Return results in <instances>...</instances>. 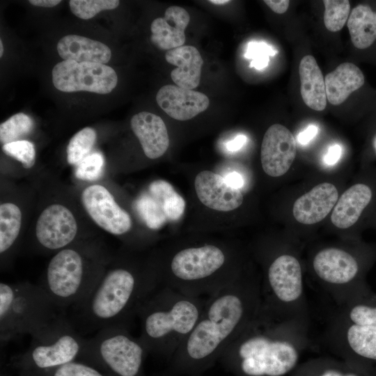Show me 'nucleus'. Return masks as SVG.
I'll use <instances>...</instances> for the list:
<instances>
[{
  "mask_svg": "<svg viewBox=\"0 0 376 376\" xmlns=\"http://www.w3.org/2000/svg\"><path fill=\"white\" fill-rule=\"evenodd\" d=\"M371 145L374 155L376 156V133L373 136Z\"/></svg>",
  "mask_w": 376,
  "mask_h": 376,
  "instance_id": "obj_48",
  "label": "nucleus"
},
{
  "mask_svg": "<svg viewBox=\"0 0 376 376\" xmlns=\"http://www.w3.org/2000/svg\"><path fill=\"white\" fill-rule=\"evenodd\" d=\"M31 376H109L92 365L76 359Z\"/></svg>",
  "mask_w": 376,
  "mask_h": 376,
  "instance_id": "obj_36",
  "label": "nucleus"
},
{
  "mask_svg": "<svg viewBox=\"0 0 376 376\" xmlns=\"http://www.w3.org/2000/svg\"><path fill=\"white\" fill-rule=\"evenodd\" d=\"M129 327H108L86 338L78 359L109 376H146L143 366L149 353L139 338L130 334Z\"/></svg>",
  "mask_w": 376,
  "mask_h": 376,
  "instance_id": "obj_10",
  "label": "nucleus"
},
{
  "mask_svg": "<svg viewBox=\"0 0 376 376\" xmlns=\"http://www.w3.org/2000/svg\"><path fill=\"white\" fill-rule=\"evenodd\" d=\"M189 19L185 8L176 6L168 8L163 17L156 18L151 23V42L159 49L167 51L183 46Z\"/></svg>",
  "mask_w": 376,
  "mask_h": 376,
  "instance_id": "obj_22",
  "label": "nucleus"
},
{
  "mask_svg": "<svg viewBox=\"0 0 376 376\" xmlns=\"http://www.w3.org/2000/svg\"><path fill=\"white\" fill-rule=\"evenodd\" d=\"M119 3L118 0H71L69 1L71 12L82 19H91L103 10L115 9Z\"/></svg>",
  "mask_w": 376,
  "mask_h": 376,
  "instance_id": "obj_37",
  "label": "nucleus"
},
{
  "mask_svg": "<svg viewBox=\"0 0 376 376\" xmlns=\"http://www.w3.org/2000/svg\"><path fill=\"white\" fill-rule=\"evenodd\" d=\"M83 205L91 218L102 229L121 235L132 228L130 214L116 202L112 194L100 185H93L81 194Z\"/></svg>",
  "mask_w": 376,
  "mask_h": 376,
  "instance_id": "obj_14",
  "label": "nucleus"
},
{
  "mask_svg": "<svg viewBox=\"0 0 376 376\" xmlns=\"http://www.w3.org/2000/svg\"><path fill=\"white\" fill-rule=\"evenodd\" d=\"M56 48L63 61L104 64L111 57V51L107 45L78 35L63 36L58 40Z\"/></svg>",
  "mask_w": 376,
  "mask_h": 376,
  "instance_id": "obj_24",
  "label": "nucleus"
},
{
  "mask_svg": "<svg viewBox=\"0 0 376 376\" xmlns=\"http://www.w3.org/2000/svg\"><path fill=\"white\" fill-rule=\"evenodd\" d=\"M261 284L263 313L281 321L307 325L308 311L300 262L293 255L282 253L269 265Z\"/></svg>",
  "mask_w": 376,
  "mask_h": 376,
  "instance_id": "obj_9",
  "label": "nucleus"
},
{
  "mask_svg": "<svg viewBox=\"0 0 376 376\" xmlns=\"http://www.w3.org/2000/svg\"><path fill=\"white\" fill-rule=\"evenodd\" d=\"M264 2L277 14L285 13L289 7L290 1L288 0H265Z\"/></svg>",
  "mask_w": 376,
  "mask_h": 376,
  "instance_id": "obj_43",
  "label": "nucleus"
},
{
  "mask_svg": "<svg viewBox=\"0 0 376 376\" xmlns=\"http://www.w3.org/2000/svg\"><path fill=\"white\" fill-rule=\"evenodd\" d=\"M261 284L239 276L206 297L195 327L170 359L175 375L198 376L260 314Z\"/></svg>",
  "mask_w": 376,
  "mask_h": 376,
  "instance_id": "obj_1",
  "label": "nucleus"
},
{
  "mask_svg": "<svg viewBox=\"0 0 376 376\" xmlns=\"http://www.w3.org/2000/svg\"><path fill=\"white\" fill-rule=\"evenodd\" d=\"M276 53V50L266 42L251 41L248 44L244 56L251 59V68L260 70L267 66L269 56H274Z\"/></svg>",
  "mask_w": 376,
  "mask_h": 376,
  "instance_id": "obj_40",
  "label": "nucleus"
},
{
  "mask_svg": "<svg viewBox=\"0 0 376 376\" xmlns=\"http://www.w3.org/2000/svg\"><path fill=\"white\" fill-rule=\"evenodd\" d=\"M205 300L160 286L137 315L139 338L148 353L170 361L199 320Z\"/></svg>",
  "mask_w": 376,
  "mask_h": 376,
  "instance_id": "obj_4",
  "label": "nucleus"
},
{
  "mask_svg": "<svg viewBox=\"0 0 376 376\" xmlns=\"http://www.w3.org/2000/svg\"><path fill=\"white\" fill-rule=\"evenodd\" d=\"M194 187L199 201L214 210L232 211L243 203L240 189L231 187L225 178L210 171H202L197 174Z\"/></svg>",
  "mask_w": 376,
  "mask_h": 376,
  "instance_id": "obj_17",
  "label": "nucleus"
},
{
  "mask_svg": "<svg viewBox=\"0 0 376 376\" xmlns=\"http://www.w3.org/2000/svg\"><path fill=\"white\" fill-rule=\"evenodd\" d=\"M342 153L340 145L334 144L330 146L324 156V162L329 166H333L338 162Z\"/></svg>",
  "mask_w": 376,
  "mask_h": 376,
  "instance_id": "obj_41",
  "label": "nucleus"
},
{
  "mask_svg": "<svg viewBox=\"0 0 376 376\" xmlns=\"http://www.w3.org/2000/svg\"><path fill=\"white\" fill-rule=\"evenodd\" d=\"M3 53V46L2 40H0V57L2 56Z\"/></svg>",
  "mask_w": 376,
  "mask_h": 376,
  "instance_id": "obj_49",
  "label": "nucleus"
},
{
  "mask_svg": "<svg viewBox=\"0 0 376 376\" xmlns=\"http://www.w3.org/2000/svg\"><path fill=\"white\" fill-rule=\"evenodd\" d=\"M307 325L259 315L228 346L219 361L235 376H285L298 367Z\"/></svg>",
  "mask_w": 376,
  "mask_h": 376,
  "instance_id": "obj_2",
  "label": "nucleus"
},
{
  "mask_svg": "<svg viewBox=\"0 0 376 376\" xmlns=\"http://www.w3.org/2000/svg\"><path fill=\"white\" fill-rule=\"evenodd\" d=\"M161 286L159 273L118 265L104 272L101 279L79 303L66 315L82 336L111 326L127 325Z\"/></svg>",
  "mask_w": 376,
  "mask_h": 376,
  "instance_id": "obj_3",
  "label": "nucleus"
},
{
  "mask_svg": "<svg viewBox=\"0 0 376 376\" xmlns=\"http://www.w3.org/2000/svg\"><path fill=\"white\" fill-rule=\"evenodd\" d=\"M375 253L366 248L360 253L329 247L319 251L312 261L313 272L342 306L370 295L364 274Z\"/></svg>",
  "mask_w": 376,
  "mask_h": 376,
  "instance_id": "obj_11",
  "label": "nucleus"
},
{
  "mask_svg": "<svg viewBox=\"0 0 376 376\" xmlns=\"http://www.w3.org/2000/svg\"><path fill=\"white\" fill-rule=\"evenodd\" d=\"M29 2L35 6L52 8L59 4L61 0H30Z\"/></svg>",
  "mask_w": 376,
  "mask_h": 376,
  "instance_id": "obj_46",
  "label": "nucleus"
},
{
  "mask_svg": "<svg viewBox=\"0 0 376 376\" xmlns=\"http://www.w3.org/2000/svg\"><path fill=\"white\" fill-rule=\"evenodd\" d=\"M228 266V253L217 245L181 248L170 257L167 268L159 274L161 286L207 297L239 276L230 272Z\"/></svg>",
  "mask_w": 376,
  "mask_h": 376,
  "instance_id": "obj_5",
  "label": "nucleus"
},
{
  "mask_svg": "<svg viewBox=\"0 0 376 376\" xmlns=\"http://www.w3.org/2000/svg\"><path fill=\"white\" fill-rule=\"evenodd\" d=\"M297 144L292 132L284 125L274 124L265 132L260 148V162L271 177L285 174L295 161Z\"/></svg>",
  "mask_w": 376,
  "mask_h": 376,
  "instance_id": "obj_16",
  "label": "nucleus"
},
{
  "mask_svg": "<svg viewBox=\"0 0 376 376\" xmlns=\"http://www.w3.org/2000/svg\"><path fill=\"white\" fill-rule=\"evenodd\" d=\"M246 141V137L244 135H239L230 141L226 144V148L230 151H237L241 149Z\"/></svg>",
  "mask_w": 376,
  "mask_h": 376,
  "instance_id": "obj_45",
  "label": "nucleus"
},
{
  "mask_svg": "<svg viewBox=\"0 0 376 376\" xmlns=\"http://www.w3.org/2000/svg\"><path fill=\"white\" fill-rule=\"evenodd\" d=\"M33 127V120L24 113H17L0 125V141L3 145L21 140Z\"/></svg>",
  "mask_w": 376,
  "mask_h": 376,
  "instance_id": "obj_34",
  "label": "nucleus"
},
{
  "mask_svg": "<svg viewBox=\"0 0 376 376\" xmlns=\"http://www.w3.org/2000/svg\"><path fill=\"white\" fill-rule=\"evenodd\" d=\"M210 3L215 5H224L230 2L229 0H210Z\"/></svg>",
  "mask_w": 376,
  "mask_h": 376,
  "instance_id": "obj_47",
  "label": "nucleus"
},
{
  "mask_svg": "<svg viewBox=\"0 0 376 376\" xmlns=\"http://www.w3.org/2000/svg\"><path fill=\"white\" fill-rule=\"evenodd\" d=\"M77 224L72 212L61 204L46 207L38 219L36 237L40 246L46 250L60 251L75 239Z\"/></svg>",
  "mask_w": 376,
  "mask_h": 376,
  "instance_id": "obj_15",
  "label": "nucleus"
},
{
  "mask_svg": "<svg viewBox=\"0 0 376 376\" xmlns=\"http://www.w3.org/2000/svg\"><path fill=\"white\" fill-rule=\"evenodd\" d=\"M365 82L362 71L352 63H343L324 78L327 99L333 105H339Z\"/></svg>",
  "mask_w": 376,
  "mask_h": 376,
  "instance_id": "obj_25",
  "label": "nucleus"
},
{
  "mask_svg": "<svg viewBox=\"0 0 376 376\" xmlns=\"http://www.w3.org/2000/svg\"><path fill=\"white\" fill-rule=\"evenodd\" d=\"M3 151L20 162L25 169L31 168L36 162L34 145L27 140H19L3 145Z\"/></svg>",
  "mask_w": 376,
  "mask_h": 376,
  "instance_id": "obj_39",
  "label": "nucleus"
},
{
  "mask_svg": "<svg viewBox=\"0 0 376 376\" xmlns=\"http://www.w3.org/2000/svg\"><path fill=\"white\" fill-rule=\"evenodd\" d=\"M148 192L163 204L168 221H175L182 217L186 207L185 201L169 182L164 180L152 182L148 187Z\"/></svg>",
  "mask_w": 376,
  "mask_h": 376,
  "instance_id": "obj_30",
  "label": "nucleus"
},
{
  "mask_svg": "<svg viewBox=\"0 0 376 376\" xmlns=\"http://www.w3.org/2000/svg\"><path fill=\"white\" fill-rule=\"evenodd\" d=\"M338 199V191L336 186L329 182H322L295 201L293 217L300 224H315L329 214Z\"/></svg>",
  "mask_w": 376,
  "mask_h": 376,
  "instance_id": "obj_20",
  "label": "nucleus"
},
{
  "mask_svg": "<svg viewBox=\"0 0 376 376\" xmlns=\"http://www.w3.org/2000/svg\"><path fill=\"white\" fill-rule=\"evenodd\" d=\"M324 24L327 29L336 32L343 29L348 19L350 3L348 0H324Z\"/></svg>",
  "mask_w": 376,
  "mask_h": 376,
  "instance_id": "obj_35",
  "label": "nucleus"
},
{
  "mask_svg": "<svg viewBox=\"0 0 376 376\" xmlns=\"http://www.w3.org/2000/svg\"><path fill=\"white\" fill-rule=\"evenodd\" d=\"M374 187L368 181H361L347 189L333 209L331 223L340 229L349 228L358 223L373 205Z\"/></svg>",
  "mask_w": 376,
  "mask_h": 376,
  "instance_id": "obj_18",
  "label": "nucleus"
},
{
  "mask_svg": "<svg viewBox=\"0 0 376 376\" xmlns=\"http://www.w3.org/2000/svg\"><path fill=\"white\" fill-rule=\"evenodd\" d=\"M88 253L70 247L58 251L38 284L62 311L86 297L104 273L101 260L86 256Z\"/></svg>",
  "mask_w": 376,
  "mask_h": 376,
  "instance_id": "obj_6",
  "label": "nucleus"
},
{
  "mask_svg": "<svg viewBox=\"0 0 376 376\" xmlns=\"http://www.w3.org/2000/svg\"><path fill=\"white\" fill-rule=\"evenodd\" d=\"M135 207L141 219L150 229L157 230L168 221L162 203L149 192L142 194L136 199Z\"/></svg>",
  "mask_w": 376,
  "mask_h": 376,
  "instance_id": "obj_32",
  "label": "nucleus"
},
{
  "mask_svg": "<svg viewBox=\"0 0 376 376\" xmlns=\"http://www.w3.org/2000/svg\"><path fill=\"white\" fill-rule=\"evenodd\" d=\"M159 107L170 117L187 120L205 111L210 100L204 93L177 85L162 86L156 95Z\"/></svg>",
  "mask_w": 376,
  "mask_h": 376,
  "instance_id": "obj_19",
  "label": "nucleus"
},
{
  "mask_svg": "<svg viewBox=\"0 0 376 376\" xmlns=\"http://www.w3.org/2000/svg\"><path fill=\"white\" fill-rule=\"evenodd\" d=\"M31 336L29 348L10 359L19 376H31L78 359L86 340L65 312Z\"/></svg>",
  "mask_w": 376,
  "mask_h": 376,
  "instance_id": "obj_8",
  "label": "nucleus"
},
{
  "mask_svg": "<svg viewBox=\"0 0 376 376\" xmlns=\"http://www.w3.org/2000/svg\"><path fill=\"white\" fill-rule=\"evenodd\" d=\"M104 166V159L102 154L94 152L90 153L77 165L75 174L79 180L95 181L102 177Z\"/></svg>",
  "mask_w": 376,
  "mask_h": 376,
  "instance_id": "obj_38",
  "label": "nucleus"
},
{
  "mask_svg": "<svg viewBox=\"0 0 376 376\" xmlns=\"http://www.w3.org/2000/svg\"><path fill=\"white\" fill-rule=\"evenodd\" d=\"M52 82L56 89L65 93L83 91L107 94L116 86L118 76L105 64L65 60L53 68Z\"/></svg>",
  "mask_w": 376,
  "mask_h": 376,
  "instance_id": "obj_12",
  "label": "nucleus"
},
{
  "mask_svg": "<svg viewBox=\"0 0 376 376\" xmlns=\"http://www.w3.org/2000/svg\"><path fill=\"white\" fill-rule=\"evenodd\" d=\"M64 311L58 308L38 285L0 283L1 344L40 330Z\"/></svg>",
  "mask_w": 376,
  "mask_h": 376,
  "instance_id": "obj_7",
  "label": "nucleus"
},
{
  "mask_svg": "<svg viewBox=\"0 0 376 376\" xmlns=\"http://www.w3.org/2000/svg\"><path fill=\"white\" fill-rule=\"evenodd\" d=\"M347 26L352 42L357 49H366L376 40V12L368 6L359 4L354 7Z\"/></svg>",
  "mask_w": 376,
  "mask_h": 376,
  "instance_id": "obj_27",
  "label": "nucleus"
},
{
  "mask_svg": "<svg viewBox=\"0 0 376 376\" xmlns=\"http://www.w3.org/2000/svg\"><path fill=\"white\" fill-rule=\"evenodd\" d=\"M335 351L354 365H376V326H363L337 318L330 336Z\"/></svg>",
  "mask_w": 376,
  "mask_h": 376,
  "instance_id": "obj_13",
  "label": "nucleus"
},
{
  "mask_svg": "<svg viewBox=\"0 0 376 376\" xmlns=\"http://www.w3.org/2000/svg\"><path fill=\"white\" fill-rule=\"evenodd\" d=\"M96 138L95 130L90 127L77 132L70 140L67 148L68 162L71 165L79 164L90 154Z\"/></svg>",
  "mask_w": 376,
  "mask_h": 376,
  "instance_id": "obj_33",
  "label": "nucleus"
},
{
  "mask_svg": "<svg viewBox=\"0 0 376 376\" xmlns=\"http://www.w3.org/2000/svg\"><path fill=\"white\" fill-rule=\"evenodd\" d=\"M318 128L314 125H308L297 136V140L301 145L308 144L318 134Z\"/></svg>",
  "mask_w": 376,
  "mask_h": 376,
  "instance_id": "obj_42",
  "label": "nucleus"
},
{
  "mask_svg": "<svg viewBox=\"0 0 376 376\" xmlns=\"http://www.w3.org/2000/svg\"><path fill=\"white\" fill-rule=\"evenodd\" d=\"M300 93L304 102L315 111H322L327 106L324 79L315 58L304 56L299 67Z\"/></svg>",
  "mask_w": 376,
  "mask_h": 376,
  "instance_id": "obj_26",
  "label": "nucleus"
},
{
  "mask_svg": "<svg viewBox=\"0 0 376 376\" xmlns=\"http://www.w3.org/2000/svg\"><path fill=\"white\" fill-rule=\"evenodd\" d=\"M166 61L177 66L171 72V77L175 85L193 90L200 84L203 58L194 46L183 45L168 50Z\"/></svg>",
  "mask_w": 376,
  "mask_h": 376,
  "instance_id": "obj_23",
  "label": "nucleus"
},
{
  "mask_svg": "<svg viewBox=\"0 0 376 376\" xmlns=\"http://www.w3.org/2000/svg\"><path fill=\"white\" fill-rule=\"evenodd\" d=\"M22 212L15 204L4 203L0 205V253L5 255L14 246L19 234Z\"/></svg>",
  "mask_w": 376,
  "mask_h": 376,
  "instance_id": "obj_29",
  "label": "nucleus"
},
{
  "mask_svg": "<svg viewBox=\"0 0 376 376\" xmlns=\"http://www.w3.org/2000/svg\"><path fill=\"white\" fill-rule=\"evenodd\" d=\"M294 376H363L358 366L345 360L318 359L297 367Z\"/></svg>",
  "mask_w": 376,
  "mask_h": 376,
  "instance_id": "obj_28",
  "label": "nucleus"
},
{
  "mask_svg": "<svg viewBox=\"0 0 376 376\" xmlns=\"http://www.w3.org/2000/svg\"><path fill=\"white\" fill-rule=\"evenodd\" d=\"M225 179L228 184L233 187L240 189L244 185V179L237 172H230L227 174Z\"/></svg>",
  "mask_w": 376,
  "mask_h": 376,
  "instance_id": "obj_44",
  "label": "nucleus"
},
{
  "mask_svg": "<svg viewBox=\"0 0 376 376\" xmlns=\"http://www.w3.org/2000/svg\"><path fill=\"white\" fill-rule=\"evenodd\" d=\"M338 318L357 325L376 326V294L373 292L366 297L343 306Z\"/></svg>",
  "mask_w": 376,
  "mask_h": 376,
  "instance_id": "obj_31",
  "label": "nucleus"
},
{
  "mask_svg": "<svg viewBox=\"0 0 376 376\" xmlns=\"http://www.w3.org/2000/svg\"><path fill=\"white\" fill-rule=\"evenodd\" d=\"M130 124L147 157L157 159L166 152L169 136L166 125L159 116L148 111L139 112L132 116Z\"/></svg>",
  "mask_w": 376,
  "mask_h": 376,
  "instance_id": "obj_21",
  "label": "nucleus"
}]
</instances>
